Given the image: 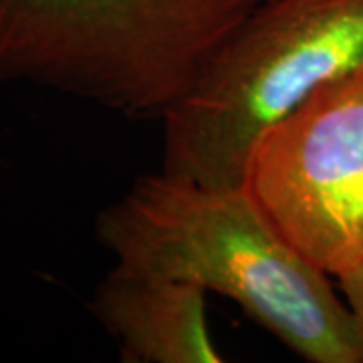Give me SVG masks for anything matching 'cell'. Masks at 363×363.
<instances>
[{"instance_id": "cell-1", "label": "cell", "mask_w": 363, "mask_h": 363, "mask_svg": "<svg viewBox=\"0 0 363 363\" xmlns=\"http://www.w3.org/2000/svg\"><path fill=\"white\" fill-rule=\"evenodd\" d=\"M95 238L123 271L230 298L305 362L363 363L353 313L329 274L289 247L240 186L145 174L97 214Z\"/></svg>"}, {"instance_id": "cell-2", "label": "cell", "mask_w": 363, "mask_h": 363, "mask_svg": "<svg viewBox=\"0 0 363 363\" xmlns=\"http://www.w3.org/2000/svg\"><path fill=\"white\" fill-rule=\"evenodd\" d=\"M267 0H0V81L162 121Z\"/></svg>"}, {"instance_id": "cell-3", "label": "cell", "mask_w": 363, "mask_h": 363, "mask_svg": "<svg viewBox=\"0 0 363 363\" xmlns=\"http://www.w3.org/2000/svg\"><path fill=\"white\" fill-rule=\"evenodd\" d=\"M363 69V0H267L162 119V169L242 182L255 140L325 83Z\"/></svg>"}, {"instance_id": "cell-4", "label": "cell", "mask_w": 363, "mask_h": 363, "mask_svg": "<svg viewBox=\"0 0 363 363\" xmlns=\"http://www.w3.org/2000/svg\"><path fill=\"white\" fill-rule=\"evenodd\" d=\"M240 188L329 277L363 262V69L325 83L255 140Z\"/></svg>"}, {"instance_id": "cell-5", "label": "cell", "mask_w": 363, "mask_h": 363, "mask_svg": "<svg viewBox=\"0 0 363 363\" xmlns=\"http://www.w3.org/2000/svg\"><path fill=\"white\" fill-rule=\"evenodd\" d=\"M91 313L117 339L121 362L220 363L202 286L113 267L95 286Z\"/></svg>"}, {"instance_id": "cell-6", "label": "cell", "mask_w": 363, "mask_h": 363, "mask_svg": "<svg viewBox=\"0 0 363 363\" xmlns=\"http://www.w3.org/2000/svg\"><path fill=\"white\" fill-rule=\"evenodd\" d=\"M337 281L339 289H341V293L345 297V303L350 305L351 313H353V319H355L363 345V262L357 269L339 277Z\"/></svg>"}]
</instances>
